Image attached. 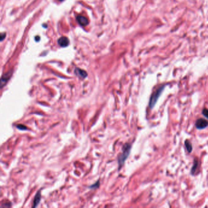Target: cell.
<instances>
[{
	"label": "cell",
	"instance_id": "obj_1",
	"mask_svg": "<svg viewBox=\"0 0 208 208\" xmlns=\"http://www.w3.org/2000/svg\"><path fill=\"white\" fill-rule=\"evenodd\" d=\"M131 149V145L129 144H126L123 145L122 153L120 154L118 157V164H119V170L123 165L126 160L128 157Z\"/></svg>",
	"mask_w": 208,
	"mask_h": 208
},
{
	"label": "cell",
	"instance_id": "obj_7",
	"mask_svg": "<svg viewBox=\"0 0 208 208\" xmlns=\"http://www.w3.org/2000/svg\"><path fill=\"white\" fill-rule=\"evenodd\" d=\"M78 23L81 25V26H86L88 25L89 22L88 20L83 16H78L76 18Z\"/></svg>",
	"mask_w": 208,
	"mask_h": 208
},
{
	"label": "cell",
	"instance_id": "obj_6",
	"mask_svg": "<svg viewBox=\"0 0 208 208\" xmlns=\"http://www.w3.org/2000/svg\"><path fill=\"white\" fill-rule=\"evenodd\" d=\"M58 43L60 47H65L69 44V40L66 37H62L58 40Z\"/></svg>",
	"mask_w": 208,
	"mask_h": 208
},
{
	"label": "cell",
	"instance_id": "obj_2",
	"mask_svg": "<svg viewBox=\"0 0 208 208\" xmlns=\"http://www.w3.org/2000/svg\"><path fill=\"white\" fill-rule=\"evenodd\" d=\"M165 88V86H162L159 87L155 92H154L151 95V96L150 97V99H149V107L151 109L154 108V107L155 106L156 103L157 102V100H158L159 98L161 95V94L163 92Z\"/></svg>",
	"mask_w": 208,
	"mask_h": 208
},
{
	"label": "cell",
	"instance_id": "obj_4",
	"mask_svg": "<svg viewBox=\"0 0 208 208\" xmlns=\"http://www.w3.org/2000/svg\"><path fill=\"white\" fill-rule=\"evenodd\" d=\"M75 73L80 78H82V79H84L87 77L88 76V73L83 70H81L80 68H76L75 70Z\"/></svg>",
	"mask_w": 208,
	"mask_h": 208
},
{
	"label": "cell",
	"instance_id": "obj_14",
	"mask_svg": "<svg viewBox=\"0 0 208 208\" xmlns=\"http://www.w3.org/2000/svg\"><path fill=\"white\" fill-rule=\"evenodd\" d=\"M60 1H63V0H60Z\"/></svg>",
	"mask_w": 208,
	"mask_h": 208
},
{
	"label": "cell",
	"instance_id": "obj_3",
	"mask_svg": "<svg viewBox=\"0 0 208 208\" xmlns=\"http://www.w3.org/2000/svg\"><path fill=\"white\" fill-rule=\"evenodd\" d=\"M208 121L203 119H198L195 122V126L198 129H203L208 127Z\"/></svg>",
	"mask_w": 208,
	"mask_h": 208
},
{
	"label": "cell",
	"instance_id": "obj_11",
	"mask_svg": "<svg viewBox=\"0 0 208 208\" xmlns=\"http://www.w3.org/2000/svg\"><path fill=\"white\" fill-rule=\"evenodd\" d=\"M100 186V181H97L95 184H93L92 186H90V189H97Z\"/></svg>",
	"mask_w": 208,
	"mask_h": 208
},
{
	"label": "cell",
	"instance_id": "obj_5",
	"mask_svg": "<svg viewBox=\"0 0 208 208\" xmlns=\"http://www.w3.org/2000/svg\"><path fill=\"white\" fill-rule=\"evenodd\" d=\"M40 200H41V192H40V190H39L37 192V193L36 194V195H35L32 207L33 208L37 207L39 205V204L40 203Z\"/></svg>",
	"mask_w": 208,
	"mask_h": 208
},
{
	"label": "cell",
	"instance_id": "obj_12",
	"mask_svg": "<svg viewBox=\"0 0 208 208\" xmlns=\"http://www.w3.org/2000/svg\"><path fill=\"white\" fill-rule=\"evenodd\" d=\"M16 127H17V128H18L20 130H27V129H28L27 127L23 125V124H17L16 126Z\"/></svg>",
	"mask_w": 208,
	"mask_h": 208
},
{
	"label": "cell",
	"instance_id": "obj_8",
	"mask_svg": "<svg viewBox=\"0 0 208 208\" xmlns=\"http://www.w3.org/2000/svg\"><path fill=\"white\" fill-rule=\"evenodd\" d=\"M198 161L197 159H195L194 161V164H193V166L191 169V171H190V173L192 175H194L197 168H198Z\"/></svg>",
	"mask_w": 208,
	"mask_h": 208
},
{
	"label": "cell",
	"instance_id": "obj_9",
	"mask_svg": "<svg viewBox=\"0 0 208 208\" xmlns=\"http://www.w3.org/2000/svg\"><path fill=\"white\" fill-rule=\"evenodd\" d=\"M10 75H7V74L6 75V76L4 75V76H3L2 77V79H1V88H2L4 86V84H6V82L9 80V79L10 78Z\"/></svg>",
	"mask_w": 208,
	"mask_h": 208
},
{
	"label": "cell",
	"instance_id": "obj_13",
	"mask_svg": "<svg viewBox=\"0 0 208 208\" xmlns=\"http://www.w3.org/2000/svg\"><path fill=\"white\" fill-rule=\"evenodd\" d=\"M202 114H203V116L205 117H206L207 119H208V109H206V108H205V109H203V111H202Z\"/></svg>",
	"mask_w": 208,
	"mask_h": 208
},
{
	"label": "cell",
	"instance_id": "obj_10",
	"mask_svg": "<svg viewBox=\"0 0 208 208\" xmlns=\"http://www.w3.org/2000/svg\"><path fill=\"white\" fill-rule=\"evenodd\" d=\"M185 146H186V148L187 151L189 153H191L192 152V144H191V143L189 141L186 140L185 141Z\"/></svg>",
	"mask_w": 208,
	"mask_h": 208
}]
</instances>
